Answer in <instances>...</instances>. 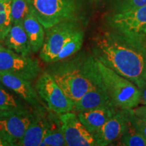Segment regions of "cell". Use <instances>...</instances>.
Segmentation results:
<instances>
[{
    "instance_id": "cell-19",
    "label": "cell",
    "mask_w": 146,
    "mask_h": 146,
    "mask_svg": "<svg viewBox=\"0 0 146 146\" xmlns=\"http://www.w3.org/2000/svg\"><path fill=\"white\" fill-rule=\"evenodd\" d=\"M23 26L29 38L32 52H39L44 43L45 28L32 13L25 18Z\"/></svg>"
},
{
    "instance_id": "cell-24",
    "label": "cell",
    "mask_w": 146,
    "mask_h": 146,
    "mask_svg": "<svg viewBox=\"0 0 146 146\" xmlns=\"http://www.w3.org/2000/svg\"><path fill=\"white\" fill-rule=\"evenodd\" d=\"M4 87L0 82V111L12 110L23 108L20 102Z\"/></svg>"
},
{
    "instance_id": "cell-6",
    "label": "cell",
    "mask_w": 146,
    "mask_h": 146,
    "mask_svg": "<svg viewBox=\"0 0 146 146\" xmlns=\"http://www.w3.org/2000/svg\"><path fill=\"white\" fill-rule=\"evenodd\" d=\"M33 111L23 107L0 111V137L9 144L17 145L34 117Z\"/></svg>"
},
{
    "instance_id": "cell-20",
    "label": "cell",
    "mask_w": 146,
    "mask_h": 146,
    "mask_svg": "<svg viewBox=\"0 0 146 146\" xmlns=\"http://www.w3.org/2000/svg\"><path fill=\"white\" fill-rule=\"evenodd\" d=\"M84 36H85V33L83 29H80L74 35H72L68 41L66 42L62 48L55 58L53 62L65 59L79 52L83 44Z\"/></svg>"
},
{
    "instance_id": "cell-22",
    "label": "cell",
    "mask_w": 146,
    "mask_h": 146,
    "mask_svg": "<svg viewBox=\"0 0 146 146\" xmlns=\"http://www.w3.org/2000/svg\"><path fill=\"white\" fill-rule=\"evenodd\" d=\"M11 13L13 24L23 25L25 18L31 13V0H12Z\"/></svg>"
},
{
    "instance_id": "cell-29",
    "label": "cell",
    "mask_w": 146,
    "mask_h": 146,
    "mask_svg": "<svg viewBox=\"0 0 146 146\" xmlns=\"http://www.w3.org/2000/svg\"><path fill=\"white\" fill-rule=\"evenodd\" d=\"M3 1H12V0H3Z\"/></svg>"
},
{
    "instance_id": "cell-8",
    "label": "cell",
    "mask_w": 146,
    "mask_h": 146,
    "mask_svg": "<svg viewBox=\"0 0 146 146\" xmlns=\"http://www.w3.org/2000/svg\"><path fill=\"white\" fill-rule=\"evenodd\" d=\"M0 72L14 74L31 81L41 72L38 60L0 45Z\"/></svg>"
},
{
    "instance_id": "cell-16",
    "label": "cell",
    "mask_w": 146,
    "mask_h": 146,
    "mask_svg": "<svg viewBox=\"0 0 146 146\" xmlns=\"http://www.w3.org/2000/svg\"><path fill=\"white\" fill-rule=\"evenodd\" d=\"M3 42L5 47L23 56H29L32 52L29 38L22 25L13 24Z\"/></svg>"
},
{
    "instance_id": "cell-28",
    "label": "cell",
    "mask_w": 146,
    "mask_h": 146,
    "mask_svg": "<svg viewBox=\"0 0 146 146\" xmlns=\"http://www.w3.org/2000/svg\"><path fill=\"white\" fill-rule=\"evenodd\" d=\"M9 144L0 137V146H8Z\"/></svg>"
},
{
    "instance_id": "cell-13",
    "label": "cell",
    "mask_w": 146,
    "mask_h": 146,
    "mask_svg": "<svg viewBox=\"0 0 146 146\" xmlns=\"http://www.w3.org/2000/svg\"><path fill=\"white\" fill-rule=\"evenodd\" d=\"M49 109L43 106L35 108L34 117L17 145L39 146L43 140Z\"/></svg>"
},
{
    "instance_id": "cell-3",
    "label": "cell",
    "mask_w": 146,
    "mask_h": 146,
    "mask_svg": "<svg viewBox=\"0 0 146 146\" xmlns=\"http://www.w3.org/2000/svg\"><path fill=\"white\" fill-rule=\"evenodd\" d=\"M94 0H31V13L45 29L62 22L87 24Z\"/></svg>"
},
{
    "instance_id": "cell-14",
    "label": "cell",
    "mask_w": 146,
    "mask_h": 146,
    "mask_svg": "<svg viewBox=\"0 0 146 146\" xmlns=\"http://www.w3.org/2000/svg\"><path fill=\"white\" fill-rule=\"evenodd\" d=\"M117 110L113 106H106L76 112V115L87 130L93 133L100 129Z\"/></svg>"
},
{
    "instance_id": "cell-11",
    "label": "cell",
    "mask_w": 146,
    "mask_h": 146,
    "mask_svg": "<svg viewBox=\"0 0 146 146\" xmlns=\"http://www.w3.org/2000/svg\"><path fill=\"white\" fill-rule=\"evenodd\" d=\"M131 110L118 109L100 129L92 133L97 145H109L119 139L129 120Z\"/></svg>"
},
{
    "instance_id": "cell-15",
    "label": "cell",
    "mask_w": 146,
    "mask_h": 146,
    "mask_svg": "<svg viewBox=\"0 0 146 146\" xmlns=\"http://www.w3.org/2000/svg\"><path fill=\"white\" fill-rule=\"evenodd\" d=\"M106 106H113L104 86L96 87L87 91L73 104L72 112H78Z\"/></svg>"
},
{
    "instance_id": "cell-23",
    "label": "cell",
    "mask_w": 146,
    "mask_h": 146,
    "mask_svg": "<svg viewBox=\"0 0 146 146\" xmlns=\"http://www.w3.org/2000/svg\"><path fill=\"white\" fill-rule=\"evenodd\" d=\"M12 25L11 1L0 0V41H3Z\"/></svg>"
},
{
    "instance_id": "cell-21",
    "label": "cell",
    "mask_w": 146,
    "mask_h": 146,
    "mask_svg": "<svg viewBox=\"0 0 146 146\" xmlns=\"http://www.w3.org/2000/svg\"><path fill=\"white\" fill-rule=\"evenodd\" d=\"M120 145L124 146H146V139L129 120L120 138Z\"/></svg>"
},
{
    "instance_id": "cell-26",
    "label": "cell",
    "mask_w": 146,
    "mask_h": 146,
    "mask_svg": "<svg viewBox=\"0 0 146 146\" xmlns=\"http://www.w3.org/2000/svg\"><path fill=\"white\" fill-rule=\"evenodd\" d=\"M137 87L139 91V105H146V80Z\"/></svg>"
},
{
    "instance_id": "cell-1",
    "label": "cell",
    "mask_w": 146,
    "mask_h": 146,
    "mask_svg": "<svg viewBox=\"0 0 146 146\" xmlns=\"http://www.w3.org/2000/svg\"><path fill=\"white\" fill-rule=\"evenodd\" d=\"M91 53L137 87L146 80V36L104 28L93 39Z\"/></svg>"
},
{
    "instance_id": "cell-10",
    "label": "cell",
    "mask_w": 146,
    "mask_h": 146,
    "mask_svg": "<svg viewBox=\"0 0 146 146\" xmlns=\"http://www.w3.org/2000/svg\"><path fill=\"white\" fill-rule=\"evenodd\" d=\"M66 146H97L92 133L80 121L75 112L59 114Z\"/></svg>"
},
{
    "instance_id": "cell-4",
    "label": "cell",
    "mask_w": 146,
    "mask_h": 146,
    "mask_svg": "<svg viewBox=\"0 0 146 146\" xmlns=\"http://www.w3.org/2000/svg\"><path fill=\"white\" fill-rule=\"evenodd\" d=\"M96 62L102 84L111 104L116 108L122 110L133 109L138 106L139 91L137 85L96 58Z\"/></svg>"
},
{
    "instance_id": "cell-5",
    "label": "cell",
    "mask_w": 146,
    "mask_h": 146,
    "mask_svg": "<svg viewBox=\"0 0 146 146\" xmlns=\"http://www.w3.org/2000/svg\"><path fill=\"white\" fill-rule=\"evenodd\" d=\"M85 25L86 24L82 22L68 21L45 29L44 43L39 53L41 60L45 62L52 63L69 38Z\"/></svg>"
},
{
    "instance_id": "cell-12",
    "label": "cell",
    "mask_w": 146,
    "mask_h": 146,
    "mask_svg": "<svg viewBox=\"0 0 146 146\" xmlns=\"http://www.w3.org/2000/svg\"><path fill=\"white\" fill-rule=\"evenodd\" d=\"M0 82L35 108L42 106L36 89L31 81L7 72H0Z\"/></svg>"
},
{
    "instance_id": "cell-7",
    "label": "cell",
    "mask_w": 146,
    "mask_h": 146,
    "mask_svg": "<svg viewBox=\"0 0 146 146\" xmlns=\"http://www.w3.org/2000/svg\"><path fill=\"white\" fill-rule=\"evenodd\" d=\"M104 28L126 34L146 36V5L121 14H103Z\"/></svg>"
},
{
    "instance_id": "cell-17",
    "label": "cell",
    "mask_w": 146,
    "mask_h": 146,
    "mask_svg": "<svg viewBox=\"0 0 146 146\" xmlns=\"http://www.w3.org/2000/svg\"><path fill=\"white\" fill-rule=\"evenodd\" d=\"M66 145L59 114L48 110L44 137L39 146Z\"/></svg>"
},
{
    "instance_id": "cell-9",
    "label": "cell",
    "mask_w": 146,
    "mask_h": 146,
    "mask_svg": "<svg viewBox=\"0 0 146 146\" xmlns=\"http://www.w3.org/2000/svg\"><path fill=\"white\" fill-rule=\"evenodd\" d=\"M35 89L50 110L60 114L72 111L73 104L48 72H44L36 81Z\"/></svg>"
},
{
    "instance_id": "cell-2",
    "label": "cell",
    "mask_w": 146,
    "mask_h": 146,
    "mask_svg": "<svg viewBox=\"0 0 146 146\" xmlns=\"http://www.w3.org/2000/svg\"><path fill=\"white\" fill-rule=\"evenodd\" d=\"M47 72L61 87L72 104L96 87L103 86L96 58L89 52H77L52 62Z\"/></svg>"
},
{
    "instance_id": "cell-25",
    "label": "cell",
    "mask_w": 146,
    "mask_h": 146,
    "mask_svg": "<svg viewBox=\"0 0 146 146\" xmlns=\"http://www.w3.org/2000/svg\"><path fill=\"white\" fill-rule=\"evenodd\" d=\"M129 120L136 129L146 139V120L133 114L132 109L129 114Z\"/></svg>"
},
{
    "instance_id": "cell-18",
    "label": "cell",
    "mask_w": 146,
    "mask_h": 146,
    "mask_svg": "<svg viewBox=\"0 0 146 146\" xmlns=\"http://www.w3.org/2000/svg\"><path fill=\"white\" fill-rule=\"evenodd\" d=\"M94 3L103 14H116L144 6L146 0H94Z\"/></svg>"
},
{
    "instance_id": "cell-27",
    "label": "cell",
    "mask_w": 146,
    "mask_h": 146,
    "mask_svg": "<svg viewBox=\"0 0 146 146\" xmlns=\"http://www.w3.org/2000/svg\"><path fill=\"white\" fill-rule=\"evenodd\" d=\"M133 114L137 117L146 120V105H139L135 108L132 109Z\"/></svg>"
}]
</instances>
